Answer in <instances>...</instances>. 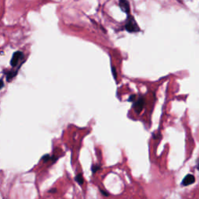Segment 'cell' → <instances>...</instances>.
I'll use <instances>...</instances> for the list:
<instances>
[{
	"label": "cell",
	"instance_id": "obj_1",
	"mask_svg": "<svg viewBox=\"0 0 199 199\" xmlns=\"http://www.w3.org/2000/svg\"><path fill=\"white\" fill-rule=\"evenodd\" d=\"M125 30L129 33L138 32L140 30L139 27L137 26V23H135L133 19H130L128 22L125 24Z\"/></svg>",
	"mask_w": 199,
	"mask_h": 199
},
{
	"label": "cell",
	"instance_id": "obj_2",
	"mask_svg": "<svg viewBox=\"0 0 199 199\" xmlns=\"http://www.w3.org/2000/svg\"><path fill=\"white\" fill-rule=\"evenodd\" d=\"M195 182V177L193 174H187L181 181V185L183 187L189 186V185L193 184Z\"/></svg>",
	"mask_w": 199,
	"mask_h": 199
},
{
	"label": "cell",
	"instance_id": "obj_3",
	"mask_svg": "<svg viewBox=\"0 0 199 199\" xmlns=\"http://www.w3.org/2000/svg\"><path fill=\"white\" fill-rule=\"evenodd\" d=\"M144 105H145V100L143 97H141L139 98V99L137 100L136 101H135V103H134L133 104V107L134 109H135V112H136L137 113H139L142 110L143 107H144Z\"/></svg>",
	"mask_w": 199,
	"mask_h": 199
},
{
	"label": "cell",
	"instance_id": "obj_4",
	"mask_svg": "<svg viewBox=\"0 0 199 199\" xmlns=\"http://www.w3.org/2000/svg\"><path fill=\"white\" fill-rule=\"evenodd\" d=\"M23 56V52H21V51H16V52L14 53L13 55H12V59H11L10 61V65H12V67L16 66V65L18 64L19 60H20Z\"/></svg>",
	"mask_w": 199,
	"mask_h": 199
},
{
	"label": "cell",
	"instance_id": "obj_5",
	"mask_svg": "<svg viewBox=\"0 0 199 199\" xmlns=\"http://www.w3.org/2000/svg\"><path fill=\"white\" fill-rule=\"evenodd\" d=\"M119 5L121 9L124 11L126 13H128L129 11H130V7H129V2L127 1H124V0H121L119 2Z\"/></svg>",
	"mask_w": 199,
	"mask_h": 199
},
{
	"label": "cell",
	"instance_id": "obj_6",
	"mask_svg": "<svg viewBox=\"0 0 199 199\" xmlns=\"http://www.w3.org/2000/svg\"><path fill=\"white\" fill-rule=\"evenodd\" d=\"M75 180H76V181L77 182L79 185H82V183H83L84 182V179L82 174H77V175L76 176V177H75Z\"/></svg>",
	"mask_w": 199,
	"mask_h": 199
},
{
	"label": "cell",
	"instance_id": "obj_7",
	"mask_svg": "<svg viewBox=\"0 0 199 199\" xmlns=\"http://www.w3.org/2000/svg\"><path fill=\"white\" fill-rule=\"evenodd\" d=\"M91 169H92V172H93V174H95V173L97 172L99 169H100V166H99V165H93Z\"/></svg>",
	"mask_w": 199,
	"mask_h": 199
},
{
	"label": "cell",
	"instance_id": "obj_8",
	"mask_svg": "<svg viewBox=\"0 0 199 199\" xmlns=\"http://www.w3.org/2000/svg\"><path fill=\"white\" fill-rule=\"evenodd\" d=\"M48 160H50V156L48 155H44L43 158H42V160H43L44 162H45V163H46V162H48Z\"/></svg>",
	"mask_w": 199,
	"mask_h": 199
},
{
	"label": "cell",
	"instance_id": "obj_9",
	"mask_svg": "<svg viewBox=\"0 0 199 199\" xmlns=\"http://www.w3.org/2000/svg\"><path fill=\"white\" fill-rule=\"evenodd\" d=\"M135 95H132V96L129 97L128 100L129 101H135Z\"/></svg>",
	"mask_w": 199,
	"mask_h": 199
},
{
	"label": "cell",
	"instance_id": "obj_10",
	"mask_svg": "<svg viewBox=\"0 0 199 199\" xmlns=\"http://www.w3.org/2000/svg\"><path fill=\"white\" fill-rule=\"evenodd\" d=\"M112 72H113V77H114V79H117V73H116V71L114 72V68H113V67H112Z\"/></svg>",
	"mask_w": 199,
	"mask_h": 199
},
{
	"label": "cell",
	"instance_id": "obj_11",
	"mask_svg": "<svg viewBox=\"0 0 199 199\" xmlns=\"http://www.w3.org/2000/svg\"><path fill=\"white\" fill-rule=\"evenodd\" d=\"M100 192H101V193H102V194H104V196H108V194H108V193H107V192H106V191H103V190H102V189H100Z\"/></svg>",
	"mask_w": 199,
	"mask_h": 199
},
{
	"label": "cell",
	"instance_id": "obj_12",
	"mask_svg": "<svg viewBox=\"0 0 199 199\" xmlns=\"http://www.w3.org/2000/svg\"><path fill=\"white\" fill-rule=\"evenodd\" d=\"M196 168H197V170L199 171V159L197 160V165H196Z\"/></svg>",
	"mask_w": 199,
	"mask_h": 199
},
{
	"label": "cell",
	"instance_id": "obj_13",
	"mask_svg": "<svg viewBox=\"0 0 199 199\" xmlns=\"http://www.w3.org/2000/svg\"><path fill=\"white\" fill-rule=\"evenodd\" d=\"M56 191H57V190L56 189H54V188H53V189H51V190H50L49 191V192H51V193H55Z\"/></svg>",
	"mask_w": 199,
	"mask_h": 199
},
{
	"label": "cell",
	"instance_id": "obj_14",
	"mask_svg": "<svg viewBox=\"0 0 199 199\" xmlns=\"http://www.w3.org/2000/svg\"><path fill=\"white\" fill-rule=\"evenodd\" d=\"M4 86V83H3V82L2 80H0V89L2 88V86Z\"/></svg>",
	"mask_w": 199,
	"mask_h": 199
}]
</instances>
